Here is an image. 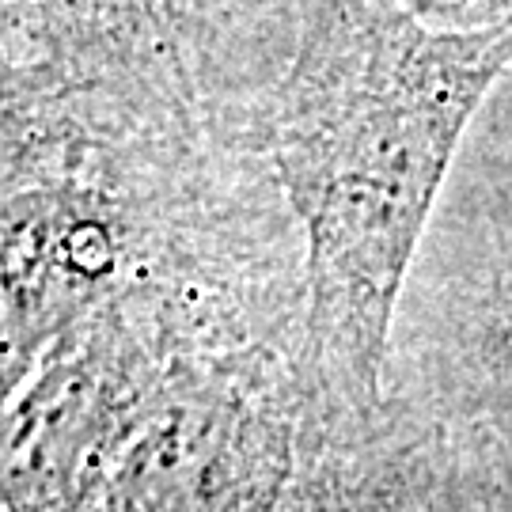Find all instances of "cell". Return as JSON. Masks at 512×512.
I'll list each match as a JSON object with an SVG mask.
<instances>
[{
	"label": "cell",
	"instance_id": "1",
	"mask_svg": "<svg viewBox=\"0 0 512 512\" xmlns=\"http://www.w3.org/2000/svg\"><path fill=\"white\" fill-rule=\"evenodd\" d=\"M512 38L452 35L380 0H304L255 126L304 236L315 361L368 399L391 315Z\"/></svg>",
	"mask_w": 512,
	"mask_h": 512
},
{
	"label": "cell",
	"instance_id": "2",
	"mask_svg": "<svg viewBox=\"0 0 512 512\" xmlns=\"http://www.w3.org/2000/svg\"><path fill=\"white\" fill-rule=\"evenodd\" d=\"M387 8L452 35L512 38V0H380Z\"/></svg>",
	"mask_w": 512,
	"mask_h": 512
}]
</instances>
